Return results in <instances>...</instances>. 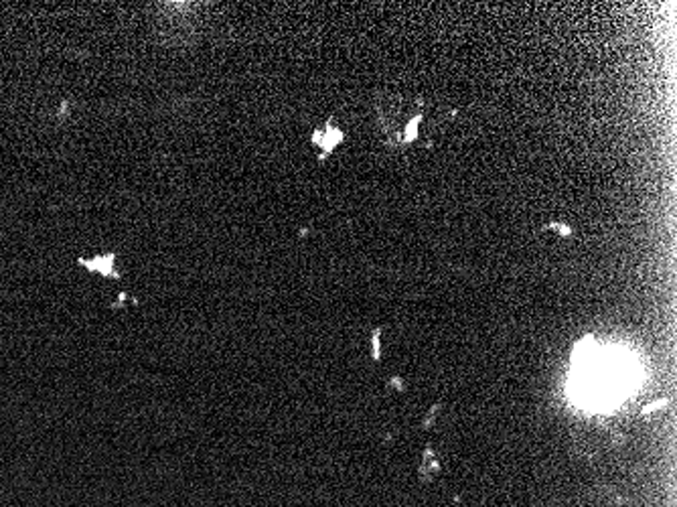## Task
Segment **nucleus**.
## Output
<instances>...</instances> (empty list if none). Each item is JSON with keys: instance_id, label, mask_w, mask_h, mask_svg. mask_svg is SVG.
Listing matches in <instances>:
<instances>
[{"instance_id": "1", "label": "nucleus", "mask_w": 677, "mask_h": 507, "mask_svg": "<svg viewBox=\"0 0 677 507\" xmlns=\"http://www.w3.org/2000/svg\"><path fill=\"white\" fill-rule=\"evenodd\" d=\"M633 359L617 347L580 343L574 353L570 396L582 408H613L633 388Z\"/></svg>"}]
</instances>
